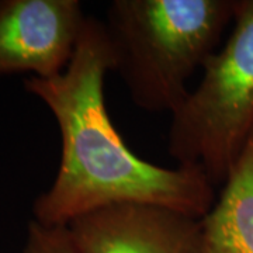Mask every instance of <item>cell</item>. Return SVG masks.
Returning <instances> with one entry per match:
<instances>
[{"label":"cell","mask_w":253,"mask_h":253,"mask_svg":"<svg viewBox=\"0 0 253 253\" xmlns=\"http://www.w3.org/2000/svg\"><path fill=\"white\" fill-rule=\"evenodd\" d=\"M86 18L78 0H1L0 75H61L72 61Z\"/></svg>","instance_id":"cell-4"},{"label":"cell","mask_w":253,"mask_h":253,"mask_svg":"<svg viewBox=\"0 0 253 253\" xmlns=\"http://www.w3.org/2000/svg\"><path fill=\"white\" fill-rule=\"evenodd\" d=\"M225 45L203 68V79L172 114L168 151L222 186L253 135V0H236Z\"/></svg>","instance_id":"cell-3"},{"label":"cell","mask_w":253,"mask_h":253,"mask_svg":"<svg viewBox=\"0 0 253 253\" xmlns=\"http://www.w3.org/2000/svg\"><path fill=\"white\" fill-rule=\"evenodd\" d=\"M201 228L203 253H253V135Z\"/></svg>","instance_id":"cell-6"},{"label":"cell","mask_w":253,"mask_h":253,"mask_svg":"<svg viewBox=\"0 0 253 253\" xmlns=\"http://www.w3.org/2000/svg\"><path fill=\"white\" fill-rule=\"evenodd\" d=\"M23 253H79L68 226H48L33 219L28 222Z\"/></svg>","instance_id":"cell-7"},{"label":"cell","mask_w":253,"mask_h":253,"mask_svg":"<svg viewBox=\"0 0 253 253\" xmlns=\"http://www.w3.org/2000/svg\"><path fill=\"white\" fill-rule=\"evenodd\" d=\"M107 30L87 16L72 61L61 75L30 76L26 90L44 101L59 126L62 155L52 186L33 204L34 219L68 226L73 219L120 203H146L203 218L215 187L197 166L162 168L136 156L111 123L104 78L111 71Z\"/></svg>","instance_id":"cell-1"},{"label":"cell","mask_w":253,"mask_h":253,"mask_svg":"<svg viewBox=\"0 0 253 253\" xmlns=\"http://www.w3.org/2000/svg\"><path fill=\"white\" fill-rule=\"evenodd\" d=\"M236 0H114L104 23L113 66L138 107L176 113L217 52Z\"/></svg>","instance_id":"cell-2"},{"label":"cell","mask_w":253,"mask_h":253,"mask_svg":"<svg viewBox=\"0 0 253 253\" xmlns=\"http://www.w3.org/2000/svg\"><path fill=\"white\" fill-rule=\"evenodd\" d=\"M68 229L79 253H203L201 218L156 204H111Z\"/></svg>","instance_id":"cell-5"}]
</instances>
